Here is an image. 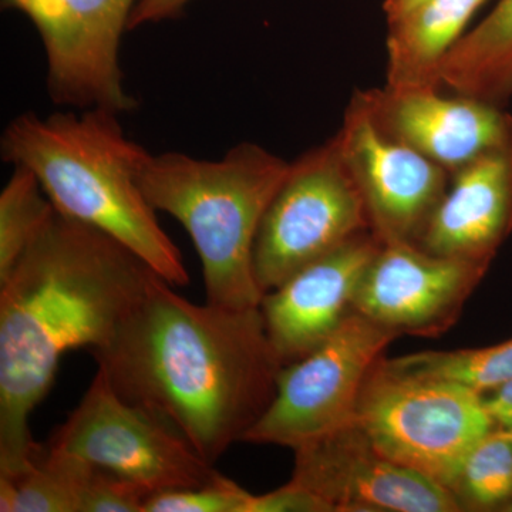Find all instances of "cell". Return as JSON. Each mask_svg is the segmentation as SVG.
I'll return each instance as SVG.
<instances>
[{"label": "cell", "instance_id": "1", "mask_svg": "<svg viewBox=\"0 0 512 512\" xmlns=\"http://www.w3.org/2000/svg\"><path fill=\"white\" fill-rule=\"evenodd\" d=\"M92 355L119 396L170 424L211 464L261 419L282 367L259 306L198 305L158 274Z\"/></svg>", "mask_w": 512, "mask_h": 512}, {"label": "cell", "instance_id": "2", "mask_svg": "<svg viewBox=\"0 0 512 512\" xmlns=\"http://www.w3.org/2000/svg\"><path fill=\"white\" fill-rule=\"evenodd\" d=\"M154 274L126 245L55 208L0 282V474L42 454L30 417L63 356L107 345Z\"/></svg>", "mask_w": 512, "mask_h": 512}, {"label": "cell", "instance_id": "3", "mask_svg": "<svg viewBox=\"0 0 512 512\" xmlns=\"http://www.w3.org/2000/svg\"><path fill=\"white\" fill-rule=\"evenodd\" d=\"M119 116L101 109L20 114L3 131L0 153L36 175L60 214L100 229L165 281L185 286L183 255L140 187L150 153L127 136Z\"/></svg>", "mask_w": 512, "mask_h": 512}, {"label": "cell", "instance_id": "4", "mask_svg": "<svg viewBox=\"0 0 512 512\" xmlns=\"http://www.w3.org/2000/svg\"><path fill=\"white\" fill-rule=\"evenodd\" d=\"M289 165L255 143L238 144L220 160L177 151L148 154L141 190L154 210L171 215L190 235L207 302L234 309L261 306L256 235Z\"/></svg>", "mask_w": 512, "mask_h": 512}, {"label": "cell", "instance_id": "5", "mask_svg": "<svg viewBox=\"0 0 512 512\" xmlns=\"http://www.w3.org/2000/svg\"><path fill=\"white\" fill-rule=\"evenodd\" d=\"M383 357L367 377L353 421L384 456L451 493L468 453L497 430L483 397L458 384L393 372Z\"/></svg>", "mask_w": 512, "mask_h": 512}, {"label": "cell", "instance_id": "6", "mask_svg": "<svg viewBox=\"0 0 512 512\" xmlns=\"http://www.w3.org/2000/svg\"><path fill=\"white\" fill-rule=\"evenodd\" d=\"M370 229L336 137L289 165L259 225L254 274L262 293Z\"/></svg>", "mask_w": 512, "mask_h": 512}, {"label": "cell", "instance_id": "7", "mask_svg": "<svg viewBox=\"0 0 512 512\" xmlns=\"http://www.w3.org/2000/svg\"><path fill=\"white\" fill-rule=\"evenodd\" d=\"M47 447L131 481L148 494L220 476L170 424L124 400L100 370Z\"/></svg>", "mask_w": 512, "mask_h": 512}, {"label": "cell", "instance_id": "8", "mask_svg": "<svg viewBox=\"0 0 512 512\" xmlns=\"http://www.w3.org/2000/svg\"><path fill=\"white\" fill-rule=\"evenodd\" d=\"M394 339L353 312L309 355L281 367L274 399L244 441L296 450L348 426L367 377Z\"/></svg>", "mask_w": 512, "mask_h": 512}, {"label": "cell", "instance_id": "9", "mask_svg": "<svg viewBox=\"0 0 512 512\" xmlns=\"http://www.w3.org/2000/svg\"><path fill=\"white\" fill-rule=\"evenodd\" d=\"M138 0H5L25 13L45 47L47 90L60 106L121 114L136 109L120 64Z\"/></svg>", "mask_w": 512, "mask_h": 512}, {"label": "cell", "instance_id": "10", "mask_svg": "<svg viewBox=\"0 0 512 512\" xmlns=\"http://www.w3.org/2000/svg\"><path fill=\"white\" fill-rule=\"evenodd\" d=\"M335 137L373 234L382 244H419L446 195L450 173L384 134L360 92L353 94Z\"/></svg>", "mask_w": 512, "mask_h": 512}, {"label": "cell", "instance_id": "11", "mask_svg": "<svg viewBox=\"0 0 512 512\" xmlns=\"http://www.w3.org/2000/svg\"><path fill=\"white\" fill-rule=\"evenodd\" d=\"M488 268L431 254L416 244H382L367 265L353 306L396 338H437L460 318Z\"/></svg>", "mask_w": 512, "mask_h": 512}, {"label": "cell", "instance_id": "12", "mask_svg": "<svg viewBox=\"0 0 512 512\" xmlns=\"http://www.w3.org/2000/svg\"><path fill=\"white\" fill-rule=\"evenodd\" d=\"M293 453L291 481L335 512L461 511L447 488L384 456L355 421Z\"/></svg>", "mask_w": 512, "mask_h": 512}, {"label": "cell", "instance_id": "13", "mask_svg": "<svg viewBox=\"0 0 512 512\" xmlns=\"http://www.w3.org/2000/svg\"><path fill=\"white\" fill-rule=\"evenodd\" d=\"M376 126L450 175L512 137V116L474 97L439 89L360 90Z\"/></svg>", "mask_w": 512, "mask_h": 512}, {"label": "cell", "instance_id": "14", "mask_svg": "<svg viewBox=\"0 0 512 512\" xmlns=\"http://www.w3.org/2000/svg\"><path fill=\"white\" fill-rule=\"evenodd\" d=\"M380 245L372 231L362 232L265 293L259 308L282 366L309 355L355 312L357 288Z\"/></svg>", "mask_w": 512, "mask_h": 512}, {"label": "cell", "instance_id": "15", "mask_svg": "<svg viewBox=\"0 0 512 512\" xmlns=\"http://www.w3.org/2000/svg\"><path fill=\"white\" fill-rule=\"evenodd\" d=\"M512 234V137L451 175L419 247L490 266Z\"/></svg>", "mask_w": 512, "mask_h": 512}, {"label": "cell", "instance_id": "16", "mask_svg": "<svg viewBox=\"0 0 512 512\" xmlns=\"http://www.w3.org/2000/svg\"><path fill=\"white\" fill-rule=\"evenodd\" d=\"M485 0H423L389 22L386 86L439 89L440 67Z\"/></svg>", "mask_w": 512, "mask_h": 512}, {"label": "cell", "instance_id": "17", "mask_svg": "<svg viewBox=\"0 0 512 512\" xmlns=\"http://www.w3.org/2000/svg\"><path fill=\"white\" fill-rule=\"evenodd\" d=\"M440 90L503 107L512 99V0L458 40L439 74Z\"/></svg>", "mask_w": 512, "mask_h": 512}, {"label": "cell", "instance_id": "18", "mask_svg": "<svg viewBox=\"0 0 512 512\" xmlns=\"http://www.w3.org/2000/svg\"><path fill=\"white\" fill-rule=\"evenodd\" d=\"M94 467L45 446L32 464L0 474L2 512H83Z\"/></svg>", "mask_w": 512, "mask_h": 512}, {"label": "cell", "instance_id": "19", "mask_svg": "<svg viewBox=\"0 0 512 512\" xmlns=\"http://www.w3.org/2000/svg\"><path fill=\"white\" fill-rule=\"evenodd\" d=\"M383 363L403 375L429 377L467 387L478 394L491 392L512 380V339L480 349L429 350Z\"/></svg>", "mask_w": 512, "mask_h": 512}, {"label": "cell", "instance_id": "20", "mask_svg": "<svg viewBox=\"0 0 512 512\" xmlns=\"http://www.w3.org/2000/svg\"><path fill=\"white\" fill-rule=\"evenodd\" d=\"M55 211L28 168L15 167L0 192V282L12 272Z\"/></svg>", "mask_w": 512, "mask_h": 512}, {"label": "cell", "instance_id": "21", "mask_svg": "<svg viewBox=\"0 0 512 512\" xmlns=\"http://www.w3.org/2000/svg\"><path fill=\"white\" fill-rule=\"evenodd\" d=\"M451 494L461 511L501 512L512 500V443L494 430L468 453Z\"/></svg>", "mask_w": 512, "mask_h": 512}, {"label": "cell", "instance_id": "22", "mask_svg": "<svg viewBox=\"0 0 512 512\" xmlns=\"http://www.w3.org/2000/svg\"><path fill=\"white\" fill-rule=\"evenodd\" d=\"M252 495L220 474L198 487L151 494L144 504V512H248Z\"/></svg>", "mask_w": 512, "mask_h": 512}, {"label": "cell", "instance_id": "23", "mask_svg": "<svg viewBox=\"0 0 512 512\" xmlns=\"http://www.w3.org/2000/svg\"><path fill=\"white\" fill-rule=\"evenodd\" d=\"M248 512H335L328 501L308 488L289 481L284 487L252 495Z\"/></svg>", "mask_w": 512, "mask_h": 512}, {"label": "cell", "instance_id": "24", "mask_svg": "<svg viewBox=\"0 0 512 512\" xmlns=\"http://www.w3.org/2000/svg\"><path fill=\"white\" fill-rule=\"evenodd\" d=\"M191 0H138L128 30L177 18Z\"/></svg>", "mask_w": 512, "mask_h": 512}, {"label": "cell", "instance_id": "25", "mask_svg": "<svg viewBox=\"0 0 512 512\" xmlns=\"http://www.w3.org/2000/svg\"><path fill=\"white\" fill-rule=\"evenodd\" d=\"M481 397L495 429L512 430V380Z\"/></svg>", "mask_w": 512, "mask_h": 512}, {"label": "cell", "instance_id": "26", "mask_svg": "<svg viewBox=\"0 0 512 512\" xmlns=\"http://www.w3.org/2000/svg\"><path fill=\"white\" fill-rule=\"evenodd\" d=\"M423 0H384L383 9L386 13L387 22L399 19L404 13L409 12L414 6L419 5Z\"/></svg>", "mask_w": 512, "mask_h": 512}, {"label": "cell", "instance_id": "27", "mask_svg": "<svg viewBox=\"0 0 512 512\" xmlns=\"http://www.w3.org/2000/svg\"><path fill=\"white\" fill-rule=\"evenodd\" d=\"M503 431L504 436L507 437L508 440L512 443V430H500Z\"/></svg>", "mask_w": 512, "mask_h": 512}, {"label": "cell", "instance_id": "28", "mask_svg": "<svg viewBox=\"0 0 512 512\" xmlns=\"http://www.w3.org/2000/svg\"><path fill=\"white\" fill-rule=\"evenodd\" d=\"M501 512H512V500L510 501V503L505 505V507L503 508V511H501Z\"/></svg>", "mask_w": 512, "mask_h": 512}]
</instances>
